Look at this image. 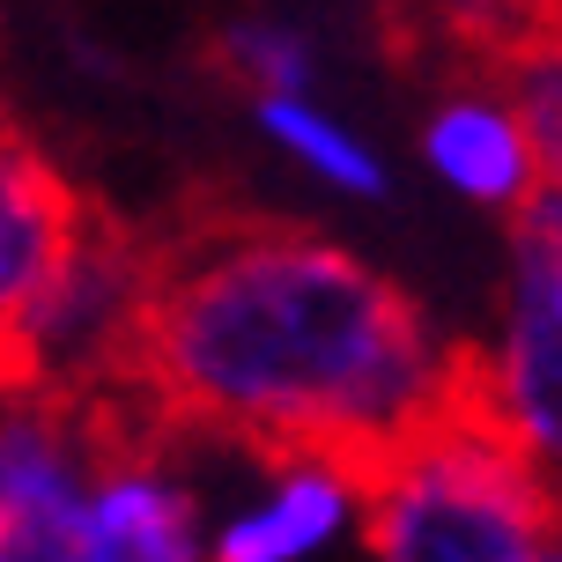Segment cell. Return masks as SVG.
I'll return each instance as SVG.
<instances>
[{
  "instance_id": "obj_1",
  "label": "cell",
  "mask_w": 562,
  "mask_h": 562,
  "mask_svg": "<svg viewBox=\"0 0 562 562\" xmlns=\"http://www.w3.org/2000/svg\"><path fill=\"white\" fill-rule=\"evenodd\" d=\"M82 415L104 459L223 437L356 496L445 400L422 304L311 223L193 186L134 229V304Z\"/></svg>"
},
{
  "instance_id": "obj_2",
  "label": "cell",
  "mask_w": 562,
  "mask_h": 562,
  "mask_svg": "<svg viewBox=\"0 0 562 562\" xmlns=\"http://www.w3.org/2000/svg\"><path fill=\"white\" fill-rule=\"evenodd\" d=\"M510 326L488 356L518 445L562 474V186L533 178L510 200Z\"/></svg>"
},
{
  "instance_id": "obj_3",
  "label": "cell",
  "mask_w": 562,
  "mask_h": 562,
  "mask_svg": "<svg viewBox=\"0 0 562 562\" xmlns=\"http://www.w3.org/2000/svg\"><path fill=\"white\" fill-rule=\"evenodd\" d=\"M89 215H97V193H82L23 134V119L0 104V334L59 274V259L82 245Z\"/></svg>"
},
{
  "instance_id": "obj_4",
  "label": "cell",
  "mask_w": 562,
  "mask_h": 562,
  "mask_svg": "<svg viewBox=\"0 0 562 562\" xmlns=\"http://www.w3.org/2000/svg\"><path fill=\"white\" fill-rule=\"evenodd\" d=\"M89 562H200L193 496L164 481V467H104L97 496H82Z\"/></svg>"
},
{
  "instance_id": "obj_5",
  "label": "cell",
  "mask_w": 562,
  "mask_h": 562,
  "mask_svg": "<svg viewBox=\"0 0 562 562\" xmlns=\"http://www.w3.org/2000/svg\"><path fill=\"white\" fill-rule=\"evenodd\" d=\"M429 164H437V178H451L459 193L488 200V207H510L540 178L518 119L488 97H451L445 112L429 119Z\"/></svg>"
},
{
  "instance_id": "obj_6",
  "label": "cell",
  "mask_w": 562,
  "mask_h": 562,
  "mask_svg": "<svg viewBox=\"0 0 562 562\" xmlns=\"http://www.w3.org/2000/svg\"><path fill=\"white\" fill-rule=\"evenodd\" d=\"M348 518V488L326 467H281V488L252 518H237L215 548V562H304L340 533Z\"/></svg>"
},
{
  "instance_id": "obj_7",
  "label": "cell",
  "mask_w": 562,
  "mask_h": 562,
  "mask_svg": "<svg viewBox=\"0 0 562 562\" xmlns=\"http://www.w3.org/2000/svg\"><path fill=\"white\" fill-rule=\"evenodd\" d=\"M481 89L504 97V112L518 119V134H526V148H533V170L562 186V37L496 59Z\"/></svg>"
},
{
  "instance_id": "obj_8",
  "label": "cell",
  "mask_w": 562,
  "mask_h": 562,
  "mask_svg": "<svg viewBox=\"0 0 562 562\" xmlns=\"http://www.w3.org/2000/svg\"><path fill=\"white\" fill-rule=\"evenodd\" d=\"M259 119H267V134H274L281 148H296L318 178H334L348 193H378V186H385V170H378V156H370L363 140L340 134L334 119H318L311 104H296V97H259Z\"/></svg>"
},
{
  "instance_id": "obj_9",
  "label": "cell",
  "mask_w": 562,
  "mask_h": 562,
  "mask_svg": "<svg viewBox=\"0 0 562 562\" xmlns=\"http://www.w3.org/2000/svg\"><path fill=\"white\" fill-rule=\"evenodd\" d=\"M207 75L245 97H296L311 75V53L296 30H267V23H237L207 45Z\"/></svg>"
},
{
  "instance_id": "obj_10",
  "label": "cell",
  "mask_w": 562,
  "mask_h": 562,
  "mask_svg": "<svg viewBox=\"0 0 562 562\" xmlns=\"http://www.w3.org/2000/svg\"><path fill=\"white\" fill-rule=\"evenodd\" d=\"M526 562H562V510H555V526H548V533H540V548Z\"/></svg>"
}]
</instances>
